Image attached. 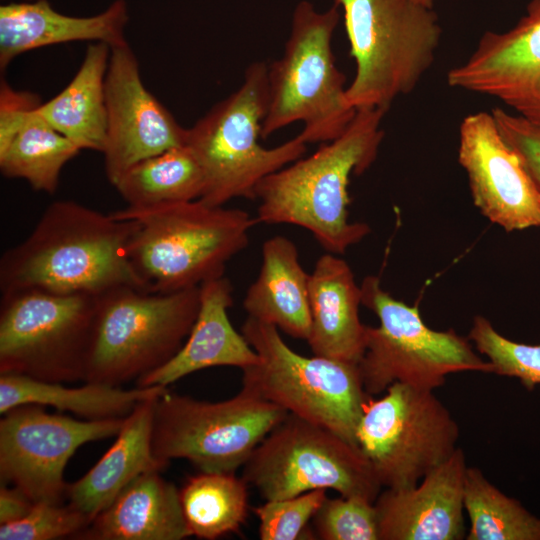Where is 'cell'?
Instances as JSON below:
<instances>
[{
  "label": "cell",
  "mask_w": 540,
  "mask_h": 540,
  "mask_svg": "<svg viewBox=\"0 0 540 540\" xmlns=\"http://www.w3.org/2000/svg\"><path fill=\"white\" fill-rule=\"evenodd\" d=\"M97 297L32 289L2 293L0 373L82 380Z\"/></svg>",
  "instance_id": "obj_12"
},
{
  "label": "cell",
  "mask_w": 540,
  "mask_h": 540,
  "mask_svg": "<svg viewBox=\"0 0 540 540\" xmlns=\"http://www.w3.org/2000/svg\"><path fill=\"white\" fill-rule=\"evenodd\" d=\"M468 338L475 349L487 357L492 373L517 378L529 391L540 385V343L512 341L481 315L474 317Z\"/></svg>",
  "instance_id": "obj_31"
},
{
  "label": "cell",
  "mask_w": 540,
  "mask_h": 540,
  "mask_svg": "<svg viewBox=\"0 0 540 540\" xmlns=\"http://www.w3.org/2000/svg\"><path fill=\"white\" fill-rule=\"evenodd\" d=\"M464 509L471 524L466 540H540V518L475 467L466 469Z\"/></svg>",
  "instance_id": "obj_30"
},
{
  "label": "cell",
  "mask_w": 540,
  "mask_h": 540,
  "mask_svg": "<svg viewBox=\"0 0 540 540\" xmlns=\"http://www.w3.org/2000/svg\"><path fill=\"white\" fill-rule=\"evenodd\" d=\"M268 65L251 63L240 87L188 128L186 146L203 177V203L223 206L235 198L256 200L265 177L303 157L306 143L296 137L273 148L258 142L268 108Z\"/></svg>",
  "instance_id": "obj_6"
},
{
  "label": "cell",
  "mask_w": 540,
  "mask_h": 540,
  "mask_svg": "<svg viewBox=\"0 0 540 540\" xmlns=\"http://www.w3.org/2000/svg\"><path fill=\"white\" fill-rule=\"evenodd\" d=\"M385 114L381 109H358L338 138L261 180L256 187L257 222L303 227L337 255L363 240L371 229L349 220L348 187L352 174L364 173L375 161Z\"/></svg>",
  "instance_id": "obj_2"
},
{
  "label": "cell",
  "mask_w": 540,
  "mask_h": 540,
  "mask_svg": "<svg viewBox=\"0 0 540 540\" xmlns=\"http://www.w3.org/2000/svg\"><path fill=\"white\" fill-rule=\"evenodd\" d=\"M129 20L125 0H115L103 12L74 17L56 11L47 0L0 6V68L25 52L73 41L103 42L110 47L127 42Z\"/></svg>",
  "instance_id": "obj_21"
},
{
  "label": "cell",
  "mask_w": 540,
  "mask_h": 540,
  "mask_svg": "<svg viewBox=\"0 0 540 540\" xmlns=\"http://www.w3.org/2000/svg\"><path fill=\"white\" fill-rule=\"evenodd\" d=\"M106 176L111 184L133 165L186 145L188 129L145 87L128 43L111 47L105 78Z\"/></svg>",
  "instance_id": "obj_15"
},
{
  "label": "cell",
  "mask_w": 540,
  "mask_h": 540,
  "mask_svg": "<svg viewBox=\"0 0 540 540\" xmlns=\"http://www.w3.org/2000/svg\"><path fill=\"white\" fill-rule=\"evenodd\" d=\"M136 226L134 219L74 201L53 202L28 237L3 253L1 293L32 289L100 295L125 285L138 288L127 258Z\"/></svg>",
  "instance_id": "obj_1"
},
{
  "label": "cell",
  "mask_w": 540,
  "mask_h": 540,
  "mask_svg": "<svg viewBox=\"0 0 540 540\" xmlns=\"http://www.w3.org/2000/svg\"><path fill=\"white\" fill-rule=\"evenodd\" d=\"M0 420L1 483L21 489L34 503L62 504L64 469L83 444L115 436L125 418L77 420L40 405L14 407Z\"/></svg>",
  "instance_id": "obj_14"
},
{
  "label": "cell",
  "mask_w": 540,
  "mask_h": 540,
  "mask_svg": "<svg viewBox=\"0 0 540 540\" xmlns=\"http://www.w3.org/2000/svg\"><path fill=\"white\" fill-rule=\"evenodd\" d=\"M459 426L433 391L394 383L364 405L356 438L382 487L417 485L456 451Z\"/></svg>",
  "instance_id": "obj_13"
},
{
  "label": "cell",
  "mask_w": 540,
  "mask_h": 540,
  "mask_svg": "<svg viewBox=\"0 0 540 540\" xmlns=\"http://www.w3.org/2000/svg\"><path fill=\"white\" fill-rule=\"evenodd\" d=\"M200 286L152 293L125 285L97 297L84 382L119 386L167 363L196 320Z\"/></svg>",
  "instance_id": "obj_7"
},
{
  "label": "cell",
  "mask_w": 540,
  "mask_h": 540,
  "mask_svg": "<svg viewBox=\"0 0 540 540\" xmlns=\"http://www.w3.org/2000/svg\"><path fill=\"white\" fill-rule=\"evenodd\" d=\"M127 209H151L197 200L204 189L201 167L185 145L144 159L114 184Z\"/></svg>",
  "instance_id": "obj_28"
},
{
  "label": "cell",
  "mask_w": 540,
  "mask_h": 540,
  "mask_svg": "<svg viewBox=\"0 0 540 540\" xmlns=\"http://www.w3.org/2000/svg\"><path fill=\"white\" fill-rule=\"evenodd\" d=\"M458 162L474 205L489 221L507 232L540 227V190L491 112L472 113L462 120Z\"/></svg>",
  "instance_id": "obj_16"
},
{
  "label": "cell",
  "mask_w": 540,
  "mask_h": 540,
  "mask_svg": "<svg viewBox=\"0 0 540 540\" xmlns=\"http://www.w3.org/2000/svg\"><path fill=\"white\" fill-rule=\"evenodd\" d=\"M190 536L214 540L237 532L248 516V483L235 472H200L179 489Z\"/></svg>",
  "instance_id": "obj_29"
},
{
  "label": "cell",
  "mask_w": 540,
  "mask_h": 540,
  "mask_svg": "<svg viewBox=\"0 0 540 540\" xmlns=\"http://www.w3.org/2000/svg\"><path fill=\"white\" fill-rule=\"evenodd\" d=\"M342 9L356 71L346 88L354 109L387 112L432 67L442 28L432 7L416 0H333Z\"/></svg>",
  "instance_id": "obj_5"
},
{
  "label": "cell",
  "mask_w": 540,
  "mask_h": 540,
  "mask_svg": "<svg viewBox=\"0 0 540 540\" xmlns=\"http://www.w3.org/2000/svg\"><path fill=\"white\" fill-rule=\"evenodd\" d=\"M137 223L127 258L141 290L170 293L224 275L226 263L247 247L256 218L242 209L201 200L111 213Z\"/></svg>",
  "instance_id": "obj_3"
},
{
  "label": "cell",
  "mask_w": 540,
  "mask_h": 540,
  "mask_svg": "<svg viewBox=\"0 0 540 540\" xmlns=\"http://www.w3.org/2000/svg\"><path fill=\"white\" fill-rule=\"evenodd\" d=\"M360 287L361 304L379 319L377 327H366L365 351L358 363L369 396L394 383L433 391L452 373H492L491 364L476 353L468 337L427 326L418 307L395 299L377 276L365 277Z\"/></svg>",
  "instance_id": "obj_9"
},
{
  "label": "cell",
  "mask_w": 540,
  "mask_h": 540,
  "mask_svg": "<svg viewBox=\"0 0 540 540\" xmlns=\"http://www.w3.org/2000/svg\"><path fill=\"white\" fill-rule=\"evenodd\" d=\"M312 520L322 540H380L375 504L362 497H327Z\"/></svg>",
  "instance_id": "obj_32"
},
{
  "label": "cell",
  "mask_w": 540,
  "mask_h": 540,
  "mask_svg": "<svg viewBox=\"0 0 540 540\" xmlns=\"http://www.w3.org/2000/svg\"><path fill=\"white\" fill-rule=\"evenodd\" d=\"M242 478L266 501L332 489L375 502L383 488L358 445L291 413L254 449Z\"/></svg>",
  "instance_id": "obj_11"
},
{
  "label": "cell",
  "mask_w": 540,
  "mask_h": 540,
  "mask_svg": "<svg viewBox=\"0 0 540 540\" xmlns=\"http://www.w3.org/2000/svg\"><path fill=\"white\" fill-rule=\"evenodd\" d=\"M241 333L260 358L242 369V389L358 445L357 428L371 398L358 364L300 355L278 328L251 317Z\"/></svg>",
  "instance_id": "obj_8"
},
{
  "label": "cell",
  "mask_w": 540,
  "mask_h": 540,
  "mask_svg": "<svg viewBox=\"0 0 540 540\" xmlns=\"http://www.w3.org/2000/svg\"><path fill=\"white\" fill-rule=\"evenodd\" d=\"M25 1H35V0H25Z\"/></svg>",
  "instance_id": "obj_38"
},
{
  "label": "cell",
  "mask_w": 540,
  "mask_h": 540,
  "mask_svg": "<svg viewBox=\"0 0 540 540\" xmlns=\"http://www.w3.org/2000/svg\"><path fill=\"white\" fill-rule=\"evenodd\" d=\"M309 276L289 238H268L262 245L259 274L243 300L248 317L307 340L311 329Z\"/></svg>",
  "instance_id": "obj_25"
},
{
  "label": "cell",
  "mask_w": 540,
  "mask_h": 540,
  "mask_svg": "<svg viewBox=\"0 0 540 540\" xmlns=\"http://www.w3.org/2000/svg\"><path fill=\"white\" fill-rule=\"evenodd\" d=\"M466 458L456 451L412 487L380 492L374 504L380 540H462L466 537Z\"/></svg>",
  "instance_id": "obj_18"
},
{
  "label": "cell",
  "mask_w": 540,
  "mask_h": 540,
  "mask_svg": "<svg viewBox=\"0 0 540 540\" xmlns=\"http://www.w3.org/2000/svg\"><path fill=\"white\" fill-rule=\"evenodd\" d=\"M157 398L138 403L125 418L113 445L84 476L68 484L66 496L69 504L90 517L91 521L137 477L165 468L152 450Z\"/></svg>",
  "instance_id": "obj_24"
},
{
  "label": "cell",
  "mask_w": 540,
  "mask_h": 540,
  "mask_svg": "<svg viewBox=\"0 0 540 540\" xmlns=\"http://www.w3.org/2000/svg\"><path fill=\"white\" fill-rule=\"evenodd\" d=\"M189 536L179 489L153 470L127 485L73 539L181 540Z\"/></svg>",
  "instance_id": "obj_23"
},
{
  "label": "cell",
  "mask_w": 540,
  "mask_h": 540,
  "mask_svg": "<svg viewBox=\"0 0 540 540\" xmlns=\"http://www.w3.org/2000/svg\"><path fill=\"white\" fill-rule=\"evenodd\" d=\"M90 522V517L71 504L36 502L22 519L0 525V540L73 538Z\"/></svg>",
  "instance_id": "obj_34"
},
{
  "label": "cell",
  "mask_w": 540,
  "mask_h": 540,
  "mask_svg": "<svg viewBox=\"0 0 540 540\" xmlns=\"http://www.w3.org/2000/svg\"><path fill=\"white\" fill-rule=\"evenodd\" d=\"M34 93L0 85V169L8 178L27 181L53 194L65 164L81 150L38 112Z\"/></svg>",
  "instance_id": "obj_19"
},
{
  "label": "cell",
  "mask_w": 540,
  "mask_h": 540,
  "mask_svg": "<svg viewBox=\"0 0 540 540\" xmlns=\"http://www.w3.org/2000/svg\"><path fill=\"white\" fill-rule=\"evenodd\" d=\"M233 286L224 275L200 285V306L180 350L164 365L136 380L138 387L164 386L202 369L216 366L247 368L260 358L243 334L232 326L228 309Z\"/></svg>",
  "instance_id": "obj_20"
},
{
  "label": "cell",
  "mask_w": 540,
  "mask_h": 540,
  "mask_svg": "<svg viewBox=\"0 0 540 540\" xmlns=\"http://www.w3.org/2000/svg\"><path fill=\"white\" fill-rule=\"evenodd\" d=\"M166 390L164 386H137L127 390L93 382L70 388L61 382L0 373V413L24 404H36L69 411L87 420L125 418L138 403L159 397Z\"/></svg>",
  "instance_id": "obj_27"
},
{
  "label": "cell",
  "mask_w": 540,
  "mask_h": 540,
  "mask_svg": "<svg viewBox=\"0 0 540 540\" xmlns=\"http://www.w3.org/2000/svg\"><path fill=\"white\" fill-rule=\"evenodd\" d=\"M417 2L427 6V7H432L433 8V4H434V0H416Z\"/></svg>",
  "instance_id": "obj_37"
},
{
  "label": "cell",
  "mask_w": 540,
  "mask_h": 540,
  "mask_svg": "<svg viewBox=\"0 0 540 540\" xmlns=\"http://www.w3.org/2000/svg\"><path fill=\"white\" fill-rule=\"evenodd\" d=\"M491 113L502 137L517 153L540 190V126L503 108H493Z\"/></svg>",
  "instance_id": "obj_35"
},
{
  "label": "cell",
  "mask_w": 540,
  "mask_h": 540,
  "mask_svg": "<svg viewBox=\"0 0 540 540\" xmlns=\"http://www.w3.org/2000/svg\"><path fill=\"white\" fill-rule=\"evenodd\" d=\"M34 502L18 487L1 483L0 525L12 523L25 517Z\"/></svg>",
  "instance_id": "obj_36"
},
{
  "label": "cell",
  "mask_w": 540,
  "mask_h": 540,
  "mask_svg": "<svg viewBox=\"0 0 540 540\" xmlns=\"http://www.w3.org/2000/svg\"><path fill=\"white\" fill-rule=\"evenodd\" d=\"M450 87L498 99L540 126V0L509 30L486 31L470 56L447 73Z\"/></svg>",
  "instance_id": "obj_17"
},
{
  "label": "cell",
  "mask_w": 540,
  "mask_h": 540,
  "mask_svg": "<svg viewBox=\"0 0 540 540\" xmlns=\"http://www.w3.org/2000/svg\"><path fill=\"white\" fill-rule=\"evenodd\" d=\"M340 9L319 11L307 0L293 10L282 56L268 65V108L261 137L296 122L306 143H326L348 127L356 109L346 100V76L337 65L332 38Z\"/></svg>",
  "instance_id": "obj_4"
},
{
  "label": "cell",
  "mask_w": 540,
  "mask_h": 540,
  "mask_svg": "<svg viewBox=\"0 0 540 540\" xmlns=\"http://www.w3.org/2000/svg\"><path fill=\"white\" fill-rule=\"evenodd\" d=\"M111 47L88 45L83 61L68 85L38 106V112L80 150L103 152L107 135L105 78Z\"/></svg>",
  "instance_id": "obj_26"
},
{
  "label": "cell",
  "mask_w": 540,
  "mask_h": 540,
  "mask_svg": "<svg viewBox=\"0 0 540 540\" xmlns=\"http://www.w3.org/2000/svg\"><path fill=\"white\" fill-rule=\"evenodd\" d=\"M311 329L307 342L314 355L358 364L366 344L360 321L361 287L345 260L323 254L309 276Z\"/></svg>",
  "instance_id": "obj_22"
},
{
  "label": "cell",
  "mask_w": 540,
  "mask_h": 540,
  "mask_svg": "<svg viewBox=\"0 0 540 540\" xmlns=\"http://www.w3.org/2000/svg\"><path fill=\"white\" fill-rule=\"evenodd\" d=\"M327 498V490L316 489L280 500H267L254 509L261 540L313 539L307 524Z\"/></svg>",
  "instance_id": "obj_33"
},
{
  "label": "cell",
  "mask_w": 540,
  "mask_h": 540,
  "mask_svg": "<svg viewBox=\"0 0 540 540\" xmlns=\"http://www.w3.org/2000/svg\"><path fill=\"white\" fill-rule=\"evenodd\" d=\"M287 415L244 389L219 402L166 390L154 406L153 454L165 467L186 459L200 472H235Z\"/></svg>",
  "instance_id": "obj_10"
}]
</instances>
